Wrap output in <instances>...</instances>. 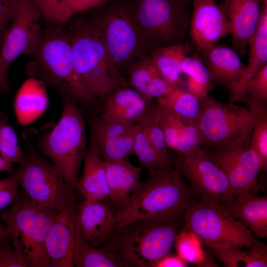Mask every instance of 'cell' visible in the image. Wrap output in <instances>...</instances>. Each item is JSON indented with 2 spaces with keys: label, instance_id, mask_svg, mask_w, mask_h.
I'll return each mask as SVG.
<instances>
[{
  "label": "cell",
  "instance_id": "6da1fadb",
  "mask_svg": "<svg viewBox=\"0 0 267 267\" xmlns=\"http://www.w3.org/2000/svg\"><path fill=\"white\" fill-rule=\"evenodd\" d=\"M184 229V212L139 219L114 229L100 245L120 267H153L168 255Z\"/></svg>",
  "mask_w": 267,
  "mask_h": 267
},
{
  "label": "cell",
  "instance_id": "7a4b0ae2",
  "mask_svg": "<svg viewBox=\"0 0 267 267\" xmlns=\"http://www.w3.org/2000/svg\"><path fill=\"white\" fill-rule=\"evenodd\" d=\"M26 71L32 78L56 89L63 101L81 104L97 114L101 107L76 72L68 34L61 28L42 33Z\"/></svg>",
  "mask_w": 267,
  "mask_h": 267
},
{
  "label": "cell",
  "instance_id": "3957f363",
  "mask_svg": "<svg viewBox=\"0 0 267 267\" xmlns=\"http://www.w3.org/2000/svg\"><path fill=\"white\" fill-rule=\"evenodd\" d=\"M148 171L147 179L140 182L115 214L114 229L139 219L183 213L195 197L192 188L176 169Z\"/></svg>",
  "mask_w": 267,
  "mask_h": 267
},
{
  "label": "cell",
  "instance_id": "277c9868",
  "mask_svg": "<svg viewBox=\"0 0 267 267\" xmlns=\"http://www.w3.org/2000/svg\"><path fill=\"white\" fill-rule=\"evenodd\" d=\"M68 34L75 70L98 101L126 87L127 82L108 54L96 19L77 21Z\"/></svg>",
  "mask_w": 267,
  "mask_h": 267
},
{
  "label": "cell",
  "instance_id": "5b68a950",
  "mask_svg": "<svg viewBox=\"0 0 267 267\" xmlns=\"http://www.w3.org/2000/svg\"><path fill=\"white\" fill-rule=\"evenodd\" d=\"M56 213L19 193L9 208L1 213L12 245L28 267H51L45 240Z\"/></svg>",
  "mask_w": 267,
  "mask_h": 267
},
{
  "label": "cell",
  "instance_id": "8992f818",
  "mask_svg": "<svg viewBox=\"0 0 267 267\" xmlns=\"http://www.w3.org/2000/svg\"><path fill=\"white\" fill-rule=\"evenodd\" d=\"M84 114L78 104L63 101L60 119L38 142L41 152L49 159L74 189L87 150Z\"/></svg>",
  "mask_w": 267,
  "mask_h": 267
},
{
  "label": "cell",
  "instance_id": "52a82bcc",
  "mask_svg": "<svg viewBox=\"0 0 267 267\" xmlns=\"http://www.w3.org/2000/svg\"><path fill=\"white\" fill-rule=\"evenodd\" d=\"M184 229L195 234L206 246L250 248L256 239L219 201L206 195L195 196L188 205L184 212Z\"/></svg>",
  "mask_w": 267,
  "mask_h": 267
},
{
  "label": "cell",
  "instance_id": "ba28073f",
  "mask_svg": "<svg viewBox=\"0 0 267 267\" xmlns=\"http://www.w3.org/2000/svg\"><path fill=\"white\" fill-rule=\"evenodd\" d=\"M188 0H135V17L155 48L182 44L191 12Z\"/></svg>",
  "mask_w": 267,
  "mask_h": 267
},
{
  "label": "cell",
  "instance_id": "9c48e42d",
  "mask_svg": "<svg viewBox=\"0 0 267 267\" xmlns=\"http://www.w3.org/2000/svg\"><path fill=\"white\" fill-rule=\"evenodd\" d=\"M24 154L13 172L23 193L40 206L57 212L65 206L74 188L50 161L30 149Z\"/></svg>",
  "mask_w": 267,
  "mask_h": 267
},
{
  "label": "cell",
  "instance_id": "30bf717a",
  "mask_svg": "<svg viewBox=\"0 0 267 267\" xmlns=\"http://www.w3.org/2000/svg\"><path fill=\"white\" fill-rule=\"evenodd\" d=\"M201 102L197 125L204 149L219 144L243 142L250 137L254 114L234 103H224L208 97Z\"/></svg>",
  "mask_w": 267,
  "mask_h": 267
},
{
  "label": "cell",
  "instance_id": "8fae6325",
  "mask_svg": "<svg viewBox=\"0 0 267 267\" xmlns=\"http://www.w3.org/2000/svg\"><path fill=\"white\" fill-rule=\"evenodd\" d=\"M250 137L243 142L219 144L203 149L226 175L236 197L258 194L263 189L258 180L262 162L251 145Z\"/></svg>",
  "mask_w": 267,
  "mask_h": 267
},
{
  "label": "cell",
  "instance_id": "7c38bea8",
  "mask_svg": "<svg viewBox=\"0 0 267 267\" xmlns=\"http://www.w3.org/2000/svg\"><path fill=\"white\" fill-rule=\"evenodd\" d=\"M42 12L35 0H12L8 25L1 35L3 63L8 69L20 55L32 56L42 31Z\"/></svg>",
  "mask_w": 267,
  "mask_h": 267
},
{
  "label": "cell",
  "instance_id": "4fadbf2b",
  "mask_svg": "<svg viewBox=\"0 0 267 267\" xmlns=\"http://www.w3.org/2000/svg\"><path fill=\"white\" fill-rule=\"evenodd\" d=\"M176 169L188 180L195 196H208L220 203L236 197L226 175L202 148L180 154Z\"/></svg>",
  "mask_w": 267,
  "mask_h": 267
},
{
  "label": "cell",
  "instance_id": "5bb4252c",
  "mask_svg": "<svg viewBox=\"0 0 267 267\" xmlns=\"http://www.w3.org/2000/svg\"><path fill=\"white\" fill-rule=\"evenodd\" d=\"M105 46L118 68L127 65L136 55L140 39L131 12L118 5L107 9L96 19Z\"/></svg>",
  "mask_w": 267,
  "mask_h": 267
},
{
  "label": "cell",
  "instance_id": "9a60e30c",
  "mask_svg": "<svg viewBox=\"0 0 267 267\" xmlns=\"http://www.w3.org/2000/svg\"><path fill=\"white\" fill-rule=\"evenodd\" d=\"M189 34L201 54L220 40L231 34L232 29L223 5L216 0H192Z\"/></svg>",
  "mask_w": 267,
  "mask_h": 267
},
{
  "label": "cell",
  "instance_id": "2e32d148",
  "mask_svg": "<svg viewBox=\"0 0 267 267\" xmlns=\"http://www.w3.org/2000/svg\"><path fill=\"white\" fill-rule=\"evenodd\" d=\"M87 114L90 141L96 146L104 161L128 160L134 154L136 123H108L96 113L88 112Z\"/></svg>",
  "mask_w": 267,
  "mask_h": 267
},
{
  "label": "cell",
  "instance_id": "e0dca14e",
  "mask_svg": "<svg viewBox=\"0 0 267 267\" xmlns=\"http://www.w3.org/2000/svg\"><path fill=\"white\" fill-rule=\"evenodd\" d=\"M77 207L73 190L65 206L56 213L46 236L45 248L51 267H74Z\"/></svg>",
  "mask_w": 267,
  "mask_h": 267
},
{
  "label": "cell",
  "instance_id": "ac0fdd59",
  "mask_svg": "<svg viewBox=\"0 0 267 267\" xmlns=\"http://www.w3.org/2000/svg\"><path fill=\"white\" fill-rule=\"evenodd\" d=\"M159 122L167 147L186 153L202 148L203 138L197 123L172 110L161 97L157 98Z\"/></svg>",
  "mask_w": 267,
  "mask_h": 267
},
{
  "label": "cell",
  "instance_id": "d6986e66",
  "mask_svg": "<svg viewBox=\"0 0 267 267\" xmlns=\"http://www.w3.org/2000/svg\"><path fill=\"white\" fill-rule=\"evenodd\" d=\"M260 0H224L223 6L232 29V48L243 55L257 30Z\"/></svg>",
  "mask_w": 267,
  "mask_h": 267
},
{
  "label": "cell",
  "instance_id": "ffe728a7",
  "mask_svg": "<svg viewBox=\"0 0 267 267\" xmlns=\"http://www.w3.org/2000/svg\"><path fill=\"white\" fill-rule=\"evenodd\" d=\"M153 103L136 90L120 88L108 95L101 106L100 118L112 123H137Z\"/></svg>",
  "mask_w": 267,
  "mask_h": 267
},
{
  "label": "cell",
  "instance_id": "44dd1931",
  "mask_svg": "<svg viewBox=\"0 0 267 267\" xmlns=\"http://www.w3.org/2000/svg\"><path fill=\"white\" fill-rule=\"evenodd\" d=\"M115 216L110 206L102 201L84 199L77 207L76 220L82 235L97 247L114 229Z\"/></svg>",
  "mask_w": 267,
  "mask_h": 267
},
{
  "label": "cell",
  "instance_id": "7402d4cb",
  "mask_svg": "<svg viewBox=\"0 0 267 267\" xmlns=\"http://www.w3.org/2000/svg\"><path fill=\"white\" fill-rule=\"evenodd\" d=\"M220 203L231 216L249 229L257 239L267 237V195L249 193Z\"/></svg>",
  "mask_w": 267,
  "mask_h": 267
},
{
  "label": "cell",
  "instance_id": "603a6c76",
  "mask_svg": "<svg viewBox=\"0 0 267 267\" xmlns=\"http://www.w3.org/2000/svg\"><path fill=\"white\" fill-rule=\"evenodd\" d=\"M202 55V62L207 68L212 81L219 85L230 89L242 76L246 65L232 48L215 44Z\"/></svg>",
  "mask_w": 267,
  "mask_h": 267
},
{
  "label": "cell",
  "instance_id": "cb8c5ba5",
  "mask_svg": "<svg viewBox=\"0 0 267 267\" xmlns=\"http://www.w3.org/2000/svg\"><path fill=\"white\" fill-rule=\"evenodd\" d=\"M248 62L237 84L230 89V102L243 101L246 95V89L249 81L267 65V5L261 9L259 22L251 41Z\"/></svg>",
  "mask_w": 267,
  "mask_h": 267
},
{
  "label": "cell",
  "instance_id": "d4e9b609",
  "mask_svg": "<svg viewBox=\"0 0 267 267\" xmlns=\"http://www.w3.org/2000/svg\"><path fill=\"white\" fill-rule=\"evenodd\" d=\"M84 168L76 188L84 199L103 201L108 198L109 191L104 161L95 144L90 141L84 158Z\"/></svg>",
  "mask_w": 267,
  "mask_h": 267
},
{
  "label": "cell",
  "instance_id": "484cf974",
  "mask_svg": "<svg viewBox=\"0 0 267 267\" xmlns=\"http://www.w3.org/2000/svg\"><path fill=\"white\" fill-rule=\"evenodd\" d=\"M108 187V198L122 206L140 182L142 168L128 160L104 161Z\"/></svg>",
  "mask_w": 267,
  "mask_h": 267
},
{
  "label": "cell",
  "instance_id": "4316f807",
  "mask_svg": "<svg viewBox=\"0 0 267 267\" xmlns=\"http://www.w3.org/2000/svg\"><path fill=\"white\" fill-rule=\"evenodd\" d=\"M129 75L132 85L150 99L164 95L175 87L161 76L150 57L133 63L130 67Z\"/></svg>",
  "mask_w": 267,
  "mask_h": 267
},
{
  "label": "cell",
  "instance_id": "83f0119b",
  "mask_svg": "<svg viewBox=\"0 0 267 267\" xmlns=\"http://www.w3.org/2000/svg\"><path fill=\"white\" fill-rule=\"evenodd\" d=\"M45 85L31 78L22 85L15 100V109L19 121L27 123L44 110L47 103Z\"/></svg>",
  "mask_w": 267,
  "mask_h": 267
},
{
  "label": "cell",
  "instance_id": "f1b7e54d",
  "mask_svg": "<svg viewBox=\"0 0 267 267\" xmlns=\"http://www.w3.org/2000/svg\"><path fill=\"white\" fill-rule=\"evenodd\" d=\"M189 49L187 45L182 43L155 48L152 51L150 58L161 76L170 85L180 86L181 63Z\"/></svg>",
  "mask_w": 267,
  "mask_h": 267
},
{
  "label": "cell",
  "instance_id": "f546056e",
  "mask_svg": "<svg viewBox=\"0 0 267 267\" xmlns=\"http://www.w3.org/2000/svg\"><path fill=\"white\" fill-rule=\"evenodd\" d=\"M73 262L74 267H120L114 255L100 247L90 244L84 238L77 222Z\"/></svg>",
  "mask_w": 267,
  "mask_h": 267
},
{
  "label": "cell",
  "instance_id": "4dcf8cb0",
  "mask_svg": "<svg viewBox=\"0 0 267 267\" xmlns=\"http://www.w3.org/2000/svg\"><path fill=\"white\" fill-rule=\"evenodd\" d=\"M255 115L250 143L258 154L262 162L261 171H267V101L251 97L247 95L243 101Z\"/></svg>",
  "mask_w": 267,
  "mask_h": 267
},
{
  "label": "cell",
  "instance_id": "1f68e13d",
  "mask_svg": "<svg viewBox=\"0 0 267 267\" xmlns=\"http://www.w3.org/2000/svg\"><path fill=\"white\" fill-rule=\"evenodd\" d=\"M182 74L188 76L187 89L194 94L200 101L208 97L212 79L203 63L194 57L185 55L181 63Z\"/></svg>",
  "mask_w": 267,
  "mask_h": 267
},
{
  "label": "cell",
  "instance_id": "d6a6232c",
  "mask_svg": "<svg viewBox=\"0 0 267 267\" xmlns=\"http://www.w3.org/2000/svg\"><path fill=\"white\" fill-rule=\"evenodd\" d=\"M160 97L176 113L197 123L201 111V102L187 89L176 86Z\"/></svg>",
  "mask_w": 267,
  "mask_h": 267
},
{
  "label": "cell",
  "instance_id": "836d02e7",
  "mask_svg": "<svg viewBox=\"0 0 267 267\" xmlns=\"http://www.w3.org/2000/svg\"><path fill=\"white\" fill-rule=\"evenodd\" d=\"M137 123L143 126L158 156L171 168L164 135L159 122L157 104L153 103Z\"/></svg>",
  "mask_w": 267,
  "mask_h": 267
},
{
  "label": "cell",
  "instance_id": "e575fe53",
  "mask_svg": "<svg viewBox=\"0 0 267 267\" xmlns=\"http://www.w3.org/2000/svg\"><path fill=\"white\" fill-rule=\"evenodd\" d=\"M0 156L8 162L21 163L25 156L16 133L8 123L7 115L0 111Z\"/></svg>",
  "mask_w": 267,
  "mask_h": 267
},
{
  "label": "cell",
  "instance_id": "d590c367",
  "mask_svg": "<svg viewBox=\"0 0 267 267\" xmlns=\"http://www.w3.org/2000/svg\"><path fill=\"white\" fill-rule=\"evenodd\" d=\"M134 154L140 164L147 170L150 169L172 168L168 167L160 158L143 127L136 123L134 143Z\"/></svg>",
  "mask_w": 267,
  "mask_h": 267
},
{
  "label": "cell",
  "instance_id": "8d00e7d4",
  "mask_svg": "<svg viewBox=\"0 0 267 267\" xmlns=\"http://www.w3.org/2000/svg\"><path fill=\"white\" fill-rule=\"evenodd\" d=\"M174 245L178 255L185 262L200 265L206 260L200 240L188 231L182 230L177 236Z\"/></svg>",
  "mask_w": 267,
  "mask_h": 267
},
{
  "label": "cell",
  "instance_id": "74e56055",
  "mask_svg": "<svg viewBox=\"0 0 267 267\" xmlns=\"http://www.w3.org/2000/svg\"><path fill=\"white\" fill-rule=\"evenodd\" d=\"M46 20L62 23L72 15L70 11L68 0H35Z\"/></svg>",
  "mask_w": 267,
  "mask_h": 267
},
{
  "label": "cell",
  "instance_id": "f35d334b",
  "mask_svg": "<svg viewBox=\"0 0 267 267\" xmlns=\"http://www.w3.org/2000/svg\"><path fill=\"white\" fill-rule=\"evenodd\" d=\"M206 247L226 267H236L240 262H243L247 250L241 248L225 245H208Z\"/></svg>",
  "mask_w": 267,
  "mask_h": 267
},
{
  "label": "cell",
  "instance_id": "ab89813d",
  "mask_svg": "<svg viewBox=\"0 0 267 267\" xmlns=\"http://www.w3.org/2000/svg\"><path fill=\"white\" fill-rule=\"evenodd\" d=\"M19 185L13 173L6 178H0V211L10 206L16 200Z\"/></svg>",
  "mask_w": 267,
  "mask_h": 267
},
{
  "label": "cell",
  "instance_id": "60d3db41",
  "mask_svg": "<svg viewBox=\"0 0 267 267\" xmlns=\"http://www.w3.org/2000/svg\"><path fill=\"white\" fill-rule=\"evenodd\" d=\"M0 267H28L8 238H0Z\"/></svg>",
  "mask_w": 267,
  "mask_h": 267
},
{
  "label": "cell",
  "instance_id": "b9f144b4",
  "mask_svg": "<svg viewBox=\"0 0 267 267\" xmlns=\"http://www.w3.org/2000/svg\"><path fill=\"white\" fill-rule=\"evenodd\" d=\"M246 92L251 97L267 101V65L249 81Z\"/></svg>",
  "mask_w": 267,
  "mask_h": 267
},
{
  "label": "cell",
  "instance_id": "7bdbcfd3",
  "mask_svg": "<svg viewBox=\"0 0 267 267\" xmlns=\"http://www.w3.org/2000/svg\"><path fill=\"white\" fill-rule=\"evenodd\" d=\"M250 250H247L243 262L246 267H267V246L259 239H256Z\"/></svg>",
  "mask_w": 267,
  "mask_h": 267
},
{
  "label": "cell",
  "instance_id": "ee69618b",
  "mask_svg": "<svg viewBox=\"0 0 267 267\" xmlns=\"http://www.w3.org/2000/svg\"><path fill=\"white\" fill-rule=\"evenodd\" d=\"M110 0H68V4L72 15L92 8L104 4Z\"/></svg>",
  "mask_w": 267,
  "mask_h": 267
},
{
  "label": "cell",
  "instance_id": "f6af8a7d",
  "mask_svg": "<svg viewBox=\"0 0 267 267\" xmlns=\"http://www.w3.org/2000/svg\"><path fill=\"white\" fill-rule=\"evenodd\" d=\"M12 1V0H0V34L1 35L9 23Z\"/></svg>",
  "mask_w": 267,
  "mask_h": 267
},
{
  "label": "cell",
  "instance_id": "bcb514c9",
  "mask_svg": "<svg viewBox=\"0 0 267 267\" xmlns=\"http://www.w3.org/2000/svg\"><path fill=\"white\" fill-rule=\"evenodd\" d=\"M185 261L178 255L168 254L157 261L153 267H185Z\"/></svg>",
  "mask_w": 267,
  "mask_h": 267
},
{
  "label": "cell",
  "instance_id": "7dc6e473",
  "mask_svg": "<svg viewBox=\"0 0 267 267\" xmlns=\"http://www.w3.org/2000/svg\"><path fill=\"white\" fill-rule=\"evenodd\" d=\"M1 38L0 34V92L3 93H8L9 91V84L7 76V69L4 65L1 54Z\"/></svg>",
  "mask_w": 267,
  "mask_h": 267
},
{
  "label": "cell",
  "instance_id": "c3c4849f",
  "mask_svg": "<svg viewBox=\"0 0 267 267\" xmlns=\"http://www.w3.org/2000/svg\"><path fill=\"white\" fill-rule=\"evenodd\" d=\"M14 170L12 164L0 156V172L5 171L8 172L10 175L13 173Z\"/></svg>",
  "mask_w": 267,
  "mask_h": 267
},
{
  "label": "cell",
  "instance_id": "681fc988",
  "mask_svg": "<svg viewBox=\"0 0 267 267\" xmlns=\"http://www.w3.org/2000/svg\"><path fill=\"white\" fill-rule=\"evenodd\" d=\"M8 238L5 226L0 218V238Z\"/></svg>",
  "mask_w": 267,
  "mask_h": 267
},
{
  "label": "cell",
  "instance_id": "f907efd6",
  "mask_svg": "<svg viewBox=\"0 0 267 267\" xmlns=\"http://www.w3.org/2000/svg\"><path fill=\"white\" fill-rule=\"evenodd\" d=\"M260 1L263 2V4L267 5V0H260Z\"/></svg>",
  "mask_w": 267,
  "mask_h": 267
},
{
  "label": "cell",
  "instance_id": "816d5d0a",
  "mask_svg": "<svg viewBox=\"0 0 267 267\" xmlns=\"http://www.w3.org/2000/svg\"><path fill=\"white\" fill-rule=\"evenodd\" d=\"M189 0V1H192V0Z\"/></svg>",
  "mask_w": 267,
  "mask_h": 267
}]
</instances>
